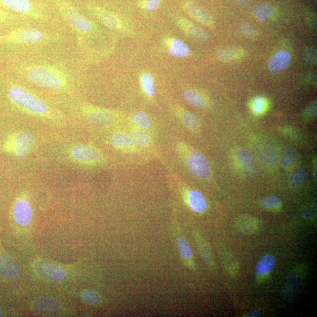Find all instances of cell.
I'll return each mask as SVG.
<instances>
[{"label": "cell", "mask_w": 317, "mask_h": 317, "mask_svg": "<svg viewBox=\"0 0 317 317\" xmlns=\"http://www.w3.org/2000/svg\"><path fill=\"white\" fill-rule=\"evenodd\" d=\"M12 16V15L0 8V22L7 21L11 19Z\"/></svg>", "instance_id": "f6af8a7d"}, {"label": "cell", "mask_w": 317, "mask_h": 317, "mask_svg": "<svg viewBox=\"0 0 317 317\" xmlns=\"http://www.w3.org/2000/svg\"><path fill=\"white\" fill-rule=\"evenodd\" d=\"M275 258L271 254H267L261 258L256 266L255 271L257 279L263 280L274 268Z\"/></svg>", "instance_id": "7402d4cb"}, {"label": "cell", "mask_w": 317, "mask_h": 317, "mask_svg": "<svg viewBox=\"0 0 317 317\" xmlns=\"http://www.w3.org/2000/svg\"><path fill=\"white\" fill-rule=\"evenodd\" d=\"M316 51L311 48L305 50L304 53V60L308 63H314L316 60Z\"/></svg>", "instance_id": "60d3db41"}, {"label": "cell", "mask_w": 317, "mask_h": 317, "mask_svg": "<svg viewBox=\"0 0 317 317\" xmlns=\"http://www.w3.org/2000/svg\"><path fill=\"white\" fill-rule=\"evenodd\" d=\"M196 241L197 242V246L199 250V252L201 253L202 259L204 260V262L209 265V267H213V261L211 256V252L209 250L208 247L206 245V243L204 241V240L202 239L198 235H196Z\"/></svg>", "instance_id": "836d02e7"}, {"label": "cell", "mask_w": 317, "mask_h": 317, "mask_svg": "<svg viewBox=\"0 0 317 317\" xmlns=\"http://www.w3.org/2000/svg\"><path fill=\"white\" fill-rule=\"evenodd\" d=\"M235 227L242 233L252 235L259 229V222L256 217L249 215L239 216L235 220Z\"/></svg>", "instance_id": "9a60e30c"}, {"label": "cell", "mask_w": 317, "mask_h": 317, "mask_svg": "<svg viewBox=\"0 0 317 317\" xmlns=\"http://www.w3.org/2000/svg\"><path fill=\"white\" fill-rule=\"evenodd\" d=\"M316 115V102H313L306 110V115L308 117H314Z\"/></svg>", "instance_id": "ee69618b"}, {"label": "cell", "mask_w": 317, "mask_h": 317, "mask_svg": "<svg viewBox=\"0 0 317 317\" xmlns=\"http://www.w3.org/2000/svg\"><path fill=\"white\" fill-rule=\"evenodd\" d=\"M291 61V55L288 51L283 50L275 54L268 64V69L271 72L283 71L289 66Z\"/></svg>", "instance_id": "d6986e66"}, {"label": "cell", "mask_w": 317, "mask_h": 317, "mask_svg": "<svg viewBox=\"0 0 317 317\" xmlns=\"http://www.w3.org/2000/svg\"><path fill=\"white\" fill-rule=\"evenodd\" d=\"M188 205L191 211L197 213H204L208 208L207 202L200 191L196 190H189L186 194Z\"/></svg>", "instance_id": "e0dca14e"}, {"label": "cell", "mask_w": 317, "mask_h": 317, "mask_svg": "<svg viewBox=\"0 0 317 317\" xmlns=\"http://www.w3.org/2000/svg\"><path fill=\"white\" fill-rule=\"evenodd\" d=\"M178 24L179 27L186 34L197 41V42L205 43L209 40V36L208 33L204 29L191 23L190 21L185 19V18H181L178 21Z\"/></svg>", "instance_id": "4fadbf2b"}, {"label": "cell", "mask_w": 317, "mask_h": 317, "mask_svg": "<svg viewBox=\"0 0 317 317\" xmlns=\"http://www.w3.org/2000/svg\"><path fill=\"white\" fill-rule=\"evenodd\" d=\"M3 316V314L1 311H0V316Z\"/></svg>", "instance_id": "c3c4849f"}, {"label": "cell", "mask_w": 317, "mask_h": 317, "mask_svg": "<svg viewBox=\"0 0 317 317\" xmlns=\"http://www.w3.org/2000/svg\"><path fill=\"white\" fill-rule=\"evenodd\" d=\"M161 5V0H145L143 3L144 8L148 11L156 10Z\"/></svg>", "instance_id": "b9f144b4"}, {"label": "cell", "mask_w": 317, "mask_h": 317, "mask_svg": "<svg viewBox=\"0 0 317 317\" xmlns=\"http://www.w3.org/2000/svg\"><path fill=\"white\" fill-rule=\"evenodd\" d=\"M141 86L143 91L148 96L152 97L154 93V80L149 73H143L141 78Z\"/></svg>", "instance_id": "8d00e7d4"}, {"label": "cell", "mask_w": 317, "mask_h": 317, "mask_svg": "<svg viewBox=\"0 0 317 317\" xmlns=\"http://www.w3.org/2000/svg\"><path fill=\"white\" fill-rule=\"evenodd\" d=\"M243 51L237 47H228L220 50L217 53L218 60L223 62H228L241 58L243 55Z\"/></svg>", "instance_id": "484cf974"}, {"label": "cell", "mask_w": 317, "mask_h": 317, "mask_svg": "<svg viewBox=\"0 0 317 317\" xmlns=\"http://www.w3.org/2000/svg\"><path fill=\"white\" fill-rule=\"evenodd\" d=\"M46 34L39 29L32 28H20L14 29L6 34L0 35V44H29L43 42Z\"/></svg>", "instance_id": "3957f363"}, {"label": "cell", "mask_w": 317, "mask_h": 317, "mask_svg": "<svg viewBox=\"0 0 317 317\" xmlns=\"http://www.w3.org/2000/svg\"><path fill=\"white\" fill-rule=\"evenodd\" d=\"M253 110L254 113L260 114L264 110V101L262 99H258L253 104Z\"/></svg>", "instance_id": "7bdbcfd3"}, {"label": "cell", "mask_w": 317, "mask_h": 317, "mask_svg": "<svg viewBox=\"0 0 317 317\" xmlns=\"http://www.w3.org/2000/svg\"><path fill=\"white\" fill-rule=\"evenodd\" d=\"M34 143V138L30 134L22 132L13 135L9 139L6 148L16 156L23 157L31 152Z\"/></svg>", "instance_id": "5b68a950"}, {"label": "cell", "mask_w": 317, "mask_h": 317, "mask_svg": "<svg viewBox=\"0 0 317 317\" xmlns=\"http://www.w3.org/2000/svg\"><path fill=\"white\" fill-rule=\"evenodd\" d=\"M110 142L117 149H131L135 145L131 135L123 132L113 134L110 138Z\"/></svg>", "instance_id": "d4e9b609"}, {"label": "cell", "mask_w": 317, "mask_h": 317, "mask_svg": "<svg viewBox=\"0 0 317 317\" xmlns=\"http://www.w3.org/2000/svg\"><path fill=\"white\" fill-rule=\"evenodd\" d=\"M9 97L15 105L34 115L45 116L49 113V107L46 103L23 88L11 87Z\"/></svg>", "instance_id": "7a4b0ae2"}, {"label": "cell", "mask_w": 317, "mask_h": 317, "mask_svg": "<svg viewBox=\"0 0 317 317\" xmlns=\"http://www.w3.org/2000/svg\"><path fill=\"white\" fill-rule=\"evenodd\" d=\"M302 277L296 270H290L287 272L283 287V294L285 299L293 301L299 294L301 290Z\"/></svg>", "instance_id": "9c48e42d"}, {"label": "cell", "mask_w": 317, "mask_h": 317, "mask_svg": "<svg viewBox=\"0 0 317 317\" xmlns=\"http://www.w3.org/2000/svg\"><path fill=\"white\" fill-rule=\"evenodd\" d=\"M169 53L173 56L179 58L185 57L189 54V48L182 41L172 39L169 47Z\"/></svg>", "instance_id": "4316f807"}, {"label": "cell", "mask_w": 317, "mask_h": 317, "mask_svg": "<svg viewBox=\"0 0 317 317\" xmlns=\"http://www.w3.org/2000/svg\"><path fill=\"white\" fill-rule=\"evenodd\" d=\"M298 160V156L293 149H287L283 151L281 157L282 167L286 170L290 171L296 167Z\"/></svg>", "instance_id": "f1b7e54d"}, {"label": "cell", "mask_w": 317, "mask_h": 317, "mask_svg": "<svg viewBox=\"0 0 317 317\" xmlns=\"http://www.w3.org/2000/svg\"><path fill=\"white\" fill-rule=\"evenodd\" d=\"M92 12L97 19L106 27L112 29H118L121 27L120 21L113 14L100 7L91 8Z\"/></svg>", "instance_id": "ac0fdd59"}, {"label": "cell", "mask_w": 317, "mask_h": 317, "mask_svg": "<svg viewBox=\"0 0 317 317\" xmlns=\"http://www.w3.org/2000/svg\"><path fill=\"white\" fill-rule=\"evenodd\" d=\"M308 174L303 168L298 167L293 169L289 176V180L291 185L295 186L303 185L307 182Z\"/></svg>", "instance_id": "4dcf8cb0"}, {"label": "cell", "mask_w": 317, "mask_h": 317, "mask_svg": "<svg viewBox=\"0 0 317 317\" xmlns=\"http://www.w3.org/2000/svg\"><path fill=\"white\" fill-rule=\"evenodd\" d=\"M27 79L36 86L52 90H60L68 80L61 70L50 66L31 65L25 69Z\"/></svg>", "instance_id": "6da1fadb"}, {"label": "cell", "mask_w": 317, "mask_h": 317, "mask_svg": "<svg viewBox=\"0 0 317 317\" xmlns=\"http://www.w3.org/2000/svg\"><path fill=\"white\" fill-rule=\"evenodd\" d=\"M181 118L184 124L191 131H197L200 127V121L194 114L186 110L181 113Z\"/></svg>", "instance_id": "d6a6232c"}, {"label": "cell", "mask_w": 317, "mask_h": 317, "mask_svg": "<svg viewBox=\"0 0 317 317\" xmlns=\"http://www.w3.org/2000/svg\"><path fill=\"white\" fill-rule=\"evenodd\" d=\"M81 297L85 303L90 305H97L100 303V295L93 290H85L81 294Z\"/></svg>", "instance_id": "74e56055"}, {"label": "cell", "mask_w": 317, "mask_h": 317, "mask_svg": "<svg viewBox=\"0 0 317 317\" xmlns=\"http://www.w3.org/2000/svg\"><path fill=\"white\" fill-rule=\"evenodd\" d=\"M254 149L261 163L266 167H274L278 163L277 153L271 146L265 143H260L257 144Z\"/></svg>", "instance_id": "5bb4252c"}, {"label": "cell", "mask_w": 317, "mask_h": 317, "mask_svg": "<svg viewBox=\"0 0 317 317\" xmlns=\"http://www.w3.org/2000/svg\"><path fill=\"white\" fill-rule=\"evenodd\" d=\"M188 169L199 178L208 179L211 176V169L207 160L197 151L188 154L186 158Z\"/></svg>", "instance_id": "8992f818"}, {"label": "cell", "mask_w": 317, "mask_h": 317, "mask_svg": "<svg viewBox=\"0 0 317 317\" xmlns=\"http://www.w3.org/2000/svg\"><path fill=\"white\" fill-rule=\"evenodd\" d=\"M86 111L90 120L98 126H109L113 123L114 118L112 114L106 110L87 108Z\"/></svg>", "instance_id": "ffe728a7"}, {"label": "cell", "mask_w": 317, "mask_h": 317, "mask_svg": "<svg viewBox=\"0 0 317 317\" xmlns=\"http://www.w3.org/2000/svg\"><path fill=\"white\" fill-rule=\"evenodd\" d=\"M36 314L43 316H55L60 314L61 308L57 302L51 298H43L34 305Z\"/></svg>", "instance_id": "2e32d148"}, {"label": "cell", "mask_w": 317, "mask_h": 317, "mask_svg": "<svg viewBox=\"0 0 317 317\" xmlns=\"http://www.w3.org/2000/svg\"><path fill=\"white\" fill-rule=\"evenodd\" d=\"M14 218L18 224L21 226H27L32 220V209L27 201L20 200L14 206Z\"/></svg>", "instance_id": "7c38bea8"}, {"label": "cell", "mask_w": 317, "mask_h": 317, "mask_svg": "<svg viewBox=\"0 0 317 317\" xmlns=\"http://www.w3.org/2000/svg\"><path fill=\"white\" fill-rule=\"evenodd\" d=\"M235 155L243 171L249 173H253L256 172L255 162L248 150L241 147L236 150Z\"/></svg>", "instance_id": "cb8c5ba5"}, {"label": "cell", "mask_w": 317, "mask_h": 317, "mask_svg": "<svg viewBox=\"0 0 317 317\" xmlns=\"http://www.w3.org/2000/svg\"><path fill=\"white\" fill-rule=\"evenodd\" d=\"M260 205L263 208L271 212H279L282 208V202L275 196H268L264 197L260 202Z\"/></svg>", "instance_id": "1f68e13d"}, {"label": "cell", "mask_w": 317, "mask_h": 317, "mask_svg": "<svg viewBox=\"0 0 317 317\" xmlns=\"http://www.w3.org/2000/svg\"><path fill=\"white\" fill-rule=\"evenodd\" d=\"M302 216L304 219L310 220L314 219L316 216V206L312 203L306 204L302 210Z\"/></svg>", "instance_id": "f35d334b"}, {"label": "cell", "mask_w": 317, "mask_h": 317, "mask_svg": "<svg viewBox=\"0 0 317 317\" xmlns=\"http://www.w3.org/2000/svg\"><path fill=\"white\" fill-rule=\"evenodd\" d=\"M274 12L272 7L263 3L256 4L253 7V13L254 16L258 20L261 22L265 21L267 18L271 16Z\"/></svg>", "instance_id": "f546056e"}, {"label": "cell", "mask_w": 317, "mask_h": 317, "mask_svg": "<svg viewBox=\"0 0 317 317\" xmlns=\"http://www.w3.org/2000/svg\"><path fill=\"white\" fill-rule=\"evenodd\" d=\"M71 154L74 160L83 164H98L102 160V154L98 150L86 145L75 146L71 150Z\"/></svg>", "instance_id": "30bf717a"}, {"label": "cell", "mask_w": 317, "mask_h": 317, "mask_svg": "<svg viewBox=\"0 0 317 317\" xmlns=\"http://www.w3.org/2000/svg\"><path fill=\"white\" fill-rule=\"evenodd\" d=\"M34 267L36 274L47 281L58 283L62 281L65 278V272L63 269L50 261H36Z\"/></svg>", "instance_id": "ba28073f"}, {"label": "cell", "mask_w": 317, "mask_h": 317, "mask_svg": "<svg viewBox=\"0 0 317 317\" xmlns=\"http://www.w3.org/2000/svg\"><path fill=\"white\" fill-rule=\"evenodd\" d=\"M260 316L261 314L260 311L257 310V309H252V310L247 313L245 315L246 317H259Z\"/></svg>", "instance_id": "7dc6e473"}, {"label": "cell", "mask_w": 317, "mask_h": 317, "mask_svg": "<svg viewBox=\"0 0 317 317\" xmlns=\"http://www.w3.org/2000/svg\"><path fill=\"white\" fill-rule=\"evenodd\" d=\"M58 6L62 16L75 31L78 33H88L92 30L93 24L90 21L74 7L63 2H59Z\"/></svg>", "instance_id": "277c9868"}, {"label": "cell", "mask_w": 317, "mask_h": 317, "mask_svg": "<svg viewBox=\"0 0 317 317\" xmlns=\"http://www.w3.org/2000/svg\"><path fill=\"white\" fill-rule=\"evenodd\" d=\"M183 97L187 103L196 108H204L206 106L205 99L196 91L186 90L183 92Z\"/></svg>", "instance_id": "83f0119b"}, {"label": "cell", "mask_w": 317, "mask_h": 317, "mask_svg": "<svg viewBox=\"0 0 317 317\" xmlns=\"http://www.w3.org/2000/svg\"><path fill=\"white\" fill-rule=\"evenodd\" d=\"M186 12L193 19L202 24L211 27L213 25V20L211 15L207 10L199 6L197 4L192 2H187L184 6Z\"/></svg>", "instance_id": "8fae6325"}, {"label": "cell", "mask_w": 317, "mask_h": 317, "mask_svg": "<svg viewBox=\"0 0 317 317\" xmlns=\"http://www.w3.org/2000/svg\"><path fill=\"white\" fill-rule=\"evenodd\" d=\"M19 272V269L13 258L6 253L0 254V273L5 278L14 279Z\"/></svg>", "instance_id": "44dd1931"}, {"label": "cell", "mask_w": 317, "mask_h": 317, "mask_svg": "<svg viewBox=\"0 0 317 317\" xmlns=\"http://www.w3.org/2000/svg\"><path fill=\"white\" fill-rule=\"evenodd\" d=\"M238 29L242 34L248 38H252L255 35L256 32L252 25L246 22H242L238 25Z\"/></svg>", "instance_id": "ab89813d"}, {"label": "cell", "mask_w": 317, "mask_h": 317, "mask_svg": "<svg viewBox=\"0 0 317 317\" xmlns=\"http://www.w3.org/2000/svg\"><path fill=\"white\" fill-rule=\"evenodd\" d=\"M131 120L137 126L144 130H147L151 127L150 120L145 112L139 111L133 113Z\"/></svg>", "instance_id": "d590c367"}, {"label": "cell", "mask_w": 317, "mask_h": 317, "mask_svg": "<svg viewBox=\"0 0 317 317\" xmlns=\"http://www.w3.org/2000/svg\"><path fill=\"white\" fill-rule=\"evenodd\" d=\"M253 0H234L236 5L241 7L248 6L253 2Z\"/></svg>", "instance_id": "bcb514c9"}, {"label": "cell", "mask_w": 317, "mask_h": 317, "mask_svg": "<svg viewBox=\"0 0 317 317\" xmlns=\"http://www.w3.org/2000/svg\"><path fill=\"white\" fill-rule=\"evenodd\" d=\"M0 7L12 12L34 18H42L43 15L31 0H0Z\"/></svg>", "instance_id": "52a82bcc"}, {"label": "cell", "mask_w": 317, "mask_h": 317, "mask_svg": "<svg viewBox=\"0 0 317 317\" xmlns=\"http://www.w3.org/2000/svg\"><path fill=\"white\" fill-rule=\"evenodd\" d=\"M131 136L136 145L141 147H146L150 145L151 139L149 135L145 132L142 131H133Z\"/></svg>", "instance_id": "e575fe53"}, {"label": "cell", "mask_w": 317, "mask_h": 317, "mask_svg": "<svg viewBox=\"0 0 317 317\" xmlns=\"http://www.w3.org/2000/svg\"><path fill=\"white\" fill-rule=\"evenodd\" d=\"M176 244L179 255L184 262L186 263L188 267L194 268L193 253L187 240L183 236H179L176 239Z\"/></svg>", "instance_id": "603a6c76"}]
</instances>
